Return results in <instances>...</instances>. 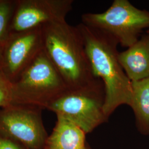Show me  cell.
Instances as JSON below:
<instances>
[{"label":"cell","instance_id":"cell-1","mask_svg":"<svg viewBox=\"0 0 149 149\" xmlns=\"http://www.w3.org/2000/svg\"><path fill=\"white\" fill-rule=\"evenodd\" d=\"M43 49L70 91L104 88L95 74L77 26L66 20L42 27Z\"/></svg>","mask_w":149,"mask_h":149},{"label":"cell","instance_id":"cell-5","mask_svg":"<svg viewBox=\"0 0 149 149\" xmlns=\"http://www.w3.org/2000/svg\"><path fill=\"white\" fill-rule=\"evenodd\" d=\"M104 102V88L69 90L52 102L47 109L74 123L87 134L108 121Z\"/></svg>","mask_w":149,"mask_h":149},{"label":"cell","instance_id":"cell-13","mask_svg":"<svg viewBox=\"0 0 149 149\" xmlns=\"http://www.w3.org/2000/svg\"><path fill=\"white\" fill-rule=\"evenodd\" d=\"M11 83L0 72V108L11 105Z\"/></svg>","mask_w":149,"mask_h":149},{"label":"cell","instance_id":"cell-11","mask_svg":"<svg viewBox=\"0 0 149 149\" xmlns=\"http://www.w3.org/2000/svg\"><path fill=\"white\" fill-rule=\"evenodd\" d=\"M132 94L129 106L133 111L139 131L149 135V77L132 82Z\"/></svg>","mask_w":149,"mask_h":149},{"label":"cell","instance_id":"cell-16","mask_svg":"<svg viewBox=\"0 0 149 149\" xmlns=\"http://www.w3.org/2000/svg\"><path fill=\"white\" fill-rule=\"evenodd\" d=\"M1 55H2V49L0 48V64H1Z\"/></svg>","mask_w":149,"mask_h":149},{"label":"cell","instance_id":"cell-3","mask_svg":"<svg viewBox=\"0 0 149 149\" xmlns=\"http://www.w3.org/2000/svg\"><path fill=\"white\" fill-rule=\"evenodd\" d=\"M69 90L43 49L11 83V104L47 109L52 102Z\"/></svg>","mask_w":149,"mask_h":149},{"label":"cell","instance_id":"cell-7","mask_svg":"<svg viewBox=\"0 0 149 149\" xmlns=\"http://www.w3.org/2000/svg\"><path fill=\"white\" fill-rule=\"evenodd\" d=\"M73 3L72 0H16L10 34L65 21Z\"/></svg>","mask_w":149,"mask_h":149},{"label":"cell","instance_id":"cell-12","mask_svg":"<svg viewBox=\"0 0 149 149\" xmlns=\"http://www.w3.org/2000/svg\"><path fill=\"white\" fill-rule=\"evenodd\" d=\"M16 0H0V48L10 35V25Z\"/></svg>","mask_w":149,"mask_h":149},{"label":"cell","instance_id":"cell-14","mask_svg":"<svg viewBox=\"0 0 149 149\" xmlns=\"http://www.w3.org/2000/svg\"><path fill=\"white\" fill-rule=\"evenodd\" d=\"M0 149H29L16 141L0 135Z\"/></svg>","mask_w":149,"mask_h":149},{"label":"cell","instance_id":"cell-4","mask_svg":"<svg viewBox=\"0 0 149 149\" xmlns=\"http://www.w3.org/2000/svg\"><path fill=\"white\" fill-rule=\"evenodd\" d=\"M82 23L115 39L123 47L136 43L143 30L149 28V12L140 10L128 0H114L101 13L82 15Z\"/></svg>","mask_w":149,"mask_h":149},{"label":"cell","instance_id":"cell-6","mask_svg":"<svg viewBox=\"0 0 149 149\" xmlns=\"http://www.w3.org/2000/svg\"><path fill=\"white\" fill-rule=\"evenodd\" d=\"M42 109L36 107L11 104L0 108V135L29 149H44L48 135Z\"/></svg>","mask_w":149,"mask_h":149},{"label":"cell","instance_id":"cell-2","mask_svg":"<svg viewBox=\"0 0 149 149\" xmlns=\"http://www.w3.org/2000/svg\"><path fill=\"white\" fill-rule=\"evenodd\" d=\"M83 38L92 70L104 88V110L107 117L119 107L129 106L132 81L120 64L117 41L104 32L81 23L77 26Z\"/></svg>","mask_w":149,"mask_h":149},{"label":"cell","instance_id":"cell-10","mask_svg":"<svg viewBox=\"0 0 149 149\" xmlns=\"http://www.w3.org/2000/svg\"><path fill=\"white\" fill-rule=\"evenodd\" d=\"M44 149H85L86 134L77 125L60 116Z\"/></svg>","mask_w":149,"mask_h":149},{"label":"cell","instance_id":"cell-9","mask_svg":"<svg viewBox=\"0 0 149 149\" xmlns=\"http://www.w3.org/2000/svg\"><path fill=\"white\" fill-rule=\"evenodd\" d=\"M118 59L132 82L149 77V33L126 50L119 53Z\"/></svg>","mask_w":149,"mask_h":149},{"label":"cell","instance_id":"cell-8","mask_svg":"<svg viewBox=\"0 0 149 149\" xmlns=\"http://www.w3.org/2000/svg\"><path fill=\"white\" fill-rule=\"evenodd\" d=\"M42 27L11 34L2 49L0 72L11 83L43 50Z\"/></svg>","mask_w":149,"mask_h":149},{"label":"cell","instance_id":"cell-15","mask_svg":"<svg viewBox=\"0 0 149 149\" xmlns=\"http://www.w3.org/2000/svg\"><path fill=\"white\" fill-rule=\"evenodd\" d=\"M85 149H91L90 147V146L88 145V144L87 143L86 144V146L85 148Z\"/></svg>","mask_w":149,"mask_h":149}]
</instances>
